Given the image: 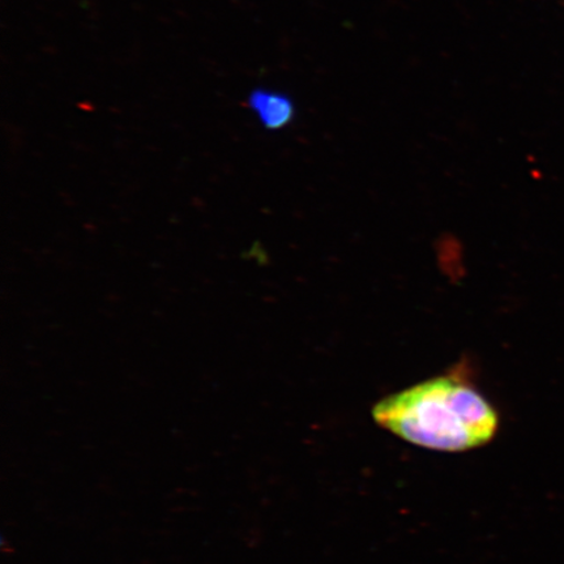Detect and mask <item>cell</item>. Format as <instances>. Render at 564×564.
Listing matches in <instances>:
<instances>
[{
	"label": "cell",
	"mask_w": 564,
	"mask_h": 564,
	"mask_svg": "<svg viewBox=\"0 0 564 564\" xmlns=\"http://www.w3.org/2000/svg\"><path fill=\"white\" fill-rule=\"evenodd\" d=\"M372 419L413 446L449 454L484 447L499 430L496 409L460 373L429 379L380 400Z\"/></svg>",
	"instance_id": "1"
},
{
	"label": "cell",
	"mask_w": 564,
	"mask_h": 564,
	"mask_svg": "<svg viewBox=\"0 0 564 564\" xmlns=\"http://www.w3.org/2000/svg\"><path fill=\"white\" fill-rule=\"evenodd\" d=\"M247 105L267 130L284 129L295 115L292 98L270 89L253 90Z\"/></svg>",
	"instance_id": "2"
}]
</instances>
